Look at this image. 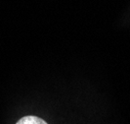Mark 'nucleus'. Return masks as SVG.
Masks as SVG:
<instances>
[{
    "mask_svg": "<svg viewBox=\"0 0 130 124\" xmlns=\"http://www.w3.org/2000/svg\"><path fill=\"white\" fill-rule=\"evenodd\" d=\"M16 124H48L44 119L39 118L34 115H27L24 116L17 121Z\"/></svg>",
    "mask_w": 130,
    "mask_h": 124,
    "instance_id": "f257e3e1",
    "label": "nucleus"
}]
</instances>
